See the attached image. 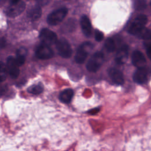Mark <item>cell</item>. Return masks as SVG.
<instances>
[{
	"label": "cell",
	"instance_id": "29",
	"mask_svg": "<svg viewBox=\"0 0 151 151\" xmlns=\"http://www.w3.org/2000/svg\"><path fill=\"white\" fill-rule=\"evenodd\" d=\"M0 83H1V81H0Z\"/></svg>",
	"mask_w": 151,
	"mask_h": 151
},
{
	"label": "cell",
	"instance_id": "9",
	"mask_svg": "<svg viewBox=\"0 0 151 151\" xmlns=\"http://www.w3.org/2000/svg\"><path fill=\"white\" fill-rule=\"evenodd\" d=\"M25 2L21 1L15 4H11L5 10V14L9 17H15L20 15L25 9Z\"/></svg>",
	"mask_w": 151,
	"mask_h": 151
},
{
	"label": "cell",
	"instance_id": "16",
	"mask_svg": "<svg viewBox=\"0 0 151 151\" xmlns=\"http://www.w3.org/2000/svg\"><path fill=\"white\" fill-rule=\"evenodd\" d=\"M27 54V50L24 47H21L17 51L15 60L19 66H21L24 64Z\"/></svg>",
	"mask_w": 151,
	"mask_h": 151
},
{
	"label": "cell",
	"instance_id": "2",
	"mask_svg": "<svg viewBox=\"0 0 151 151\" xmlns=\"http://www.w3.org/2000/svg\"><path fill=\"white\" fill-rule=\"evenodd\" d=\"M103 61V54L101 52H96L88 61L86 68L90 72H96L100 68Z\"/></svg>",
	"mask_w": 151,
	"mask_h": 151
},
{
	"label": "cell",
	"instance_id": "26",
	"mask_svg": "<svg viewBox=\"0 0 151 151\" xmlns=\"http://www.w3.org/2000/svg\"><path fill=\"white\" fill-rule=\"evenodd\" d=\"M6 44V40L4 38L0 37V47L3 48L5 46Z\"/></svg>",
	"mask_w": 151,
	"mask_h": 151
},
{
	"label": "cell",
	"instance_id": "1",
	"mask_svg": "<svg viewBox=\"0 0 151 151\" xmlns=\"http://www.w3.org/2000/svg\"><path fill=\"white\" fill-rule=\"evenodd\" d=\"M147 22V17L145 15L141 14L138 15L130 24L128 28V32L135 36L145 27V25Z\"/></svg>",
	"mask_w": 151,
	"mask_h": 151
},
{
	"label": "cell",
	"instance_id": "28",
	"mask_svg": "<svg viewBox=\"0 0 151 151\" xmlns=\"http://www.w3.org/2000/svg\"><path fill=\"white\" fill-rule=\"evenodd\" d=\"M150 5H151V3H150Z\"/></svg>",
	"mask_w": 151,
	"mask_h": 151
},
{
	"label": "cell",
	"instance_id": "6",
	"mask_svg": "<svg viewBox=\"0 0 151 151\" xmlns=\"http://www.w3.org/2000/svg\"><path fill=\"white\" fill-rule=\"evenodd\" d=\"M40 39L42 44L50 46L55 44L57 41V36L52 31L48 28H44L40 33Z\"/></svg>",
	"mask_w": 151,
	"mask_h": 151
},
{
	"label": "cell",
	"instance_id": "27",
	"mask_svg": "<svg viewBox=\"0 0 151 151\" xmlns=\"http://www.w3.org/2000/svg\"><path fill=\"white\" fill-rule=\"evenodd\" d=\"M19 0H11V4H17V3H18V2H19Z\"/></svg>",
	"mask_w": 151,
	"mask_h": 151
},
{
	"label": "cell",
	"instance_id": "24",
	"mask_svg": "<svg viewBox=\"0 0 151 151\" xmlns=\"http://www.w3.org/2000/svg\"><path fill=\"white\" fill-rule=\"evenodd\" d=\"M51 0H36L38 4L40 6H44L47 5Z\"/></svg>",
	"mask_w": 151,
	"mask_h": 151
},
{
	"label": "cell",
	"instance_id": "12",
	"mask_svg": "<svg viewBox=\"0 0 151 151\" xmlns=\"http://www.w3.org/2000/svg\"><path fill=\"white\" fill-rule=\"evenodd\" d=\"M129 47L127 45H122L117 51L115 61L118 64H122L126 63L129 55Z\"/></svg>",
	"mask_w": 151,
	"mask_h": 151
},
{
	"label": "cell",
	"instance_id": "13",
	"mask_svg": "<svg viewBox=\"0 0 151 151\" xmlns=\"http://www.w3.org/2000/svg\"><path fill=\"white\" fill-rule=\"evenodd\" d=\"M108 73L110 78L115 84L121 85L124 83V79L123 74L118 69L111 68L109 70Z\"/></svg>",
	"mask_w": 151,
	"mask_h": 151
},
{
	"label": "cell",
	"instance_id": "20",
	"mask_svg": "<svg viewBox=\"0 0 151 151\" xmlns=\"http://www.w3.org/2000/svg\"><path fill=\"white\" fill-rule=\"evenodd\" d=\"M137 37L144 40H149L151 39V31L146 28L145 27L138 34Z\"/></svg>",
	"mask_w": 151,
	"mask_h": 151
},
{
	"label": "cell",
	"instance_id": "7",
	"mask_svg": "<svg viewBox=\"0 0 151 151\" xmlns=\"http://www.w3.org/2000/svg\"><path fill=\"white\" fill-rule=\"evenodd\" d=\"M35 55L37 58L41 60H47L52 57L54 52L49 45L42 44L37 48Z\"/></svg>",
	"mask_w": 151,
	"mask_h": 151
},
{
	"label": "cell",
	"instance_id": "8",
	"mask_svg": "<svg viewBox=\"0 0 151 151\" xmlns=\"http://www.w3.org/2000/svg\"><path fill=\"white\" fill-rule=\"evenodd\" d=\"M6 69L12 78H17L19 74V68L15 58L12 56L9 57L6 60Z\"/></svg>",
	"mask_w": 151,
	"mask_h": 151
},
{
	"label": "cell",
	"instance_id": "18",
	"mask_svg": "<svg viewBox=\"0 0 151 151\" xmlns=\"http://www.w3.org/2000/svg\"><path fill=\"white\" fill-rule=\"evenodd\" d=\"M27 91L32 94H39L43 91V87L40 84H34L28 87Z\"/></svg>",
	"mask_w": 151,
	"mask_h": 151
},
{
	"label": "cell",
	"instance_id": "3",
	"mask_svg": "<svg viewBox=\"0 0 151 151\" xmlns=\"http://www.w3.org/2000/svg\"><path fill=\"white\" fill-rule=\"evenodd\" d=\"M68 12L67 8H61L50 13L47 17V22L51 25H56L60 23Z\"/></svg>",
	"mask_w": 151,
	"mask_h": 151
},
{
	"label": "cell",
	"instance_id": "21",
	"mask_svg": "<svg viewBox=\"0 0 151 151\" xmlns=\"http://www.w3.org/2000/svg\"><path fill=\"white\" fill-rule=\"evenodd\" d=\"M7 69L4 63L0 61V81L2 82L5 81L7 76Z\"/></svg>",
	"mask_w": 151,
	"mask_h": 151
},
{
	"label": "cell",
	"instance_id": "10",
	"mask_svg": "<svg viewBox=\"0 0 151 151\" xmlns=\"http://www.w3.org/2000/svg\"><path fill=\"white\" fill-rule=\"evenodd\" d=\"M131 59L132 64L137 68L145 67L146 61L142 52L137 50L134 51L132 54Z\"/></svg>",
	"mask_w": 151,
	"mask_h": 151
},
{
	"label": "cell",
	"instance_id": "22",
	"mask_svg": "<svg viewBox=\"0 0 151 151\" xmlns=\"http://www.w3.org/2000/svg\"><path fill=\"white\" fill-rule=\"evenodd\" d=\"M146 7L145 0H137L134 4V8L136 10H143Z\"/></svg>",
	"mask_w": 151,
	"mask_h": 151
},
{
	"label": "cell",
	"instance_id": "23",
	"mask_svg": "<svg viewBox=\"0 0 151 151\" xmlns=\"http://www.w3.org/2000/svg\"><path fill=\"white\" fill-rule=\"evenodd\" d=\"M94 36H95V39L96 41H101L103 37H104V35H103V33L99 31V30H95V32H94Z\"/></svg>",
	"mask_w": 151,
	"mask_h": 151
},
{
	"label": "cell",
	"instance_id": "11",
	"mask_svg": "<svg viewBox=\"0 0 151 151\" xmlns=\"http://www.w3.org/2000/svg\"><path fill=\"white\" fill-rule=\"evenodd\" d=\"M149 72L145 67L138 68L133 75V80L138 84H143L146 83L148 78Z\"/></svg>",
	"mask_w": 151,
	"mask_h": 151
},
{
	"label": "cell",
	"instance_id": "17",
	"mask_svg": "<svg viewBox=\"0 0 151 151\" xmlns=\"http://www.w3.org/2000/svg\"><path fill=\"white\" fill-rule=\"evenodd\" d=\"M73 91L71 89L67 88L60 93L59 99L63 103H69L73 97Z\"/></svg>",
	"mask_w": 151,
	"mask_h": 151
},
{
	"label": "cell",
	"instance_id": "19",
	"mask_svg": "<svg viewBox=\"0 0 151 151\" xmlns=\"http://www.w3.org/2000/svg\"><path fill=\"white\" fill-rule=\"evenodd\" d=\"M104 47L109 52H113L116 49L115 42L111 38H108L104 43Z\"/></svg>",
	"mask_w": 151,
	"mask_h": 151
},
{
	"label": "cell",
	"instance_id": "5",
	"mask_svg": "<svg viewBox=\"0 0 151 151\" xmlns=\"http://www.w3.org/2000/svg\"><path fill=\"white\" fill-rule=\"evenodd\" d=\"M92 48L93 45L88 42L82 44L77 49L75 55V60L76 63L78 64L83 63Z\"/></svg>",
	"mask_w": 151,
	"mask_h": 151
},
{
	"label": "cell",
	"instance_id": "14",
	"mask_svg": "<svg viewBox=\"0 0 151 151\" xmlns=\"http://www.w3.org/2000/svg\"><path fill=\"white\" fill-rule=\"evenodd\" d=\"M80 25L83 34L86 37L91 36L92 27L89 18L86 15H83L81 17L80 19Z\"/></svg>",
	"mask_w": 151,
	"mask_h": 151
},
{
	"label": "cell",
	"instance_id": "15",
	"mask_svg": "<svg viewBox=\"0 0 151 151\" xmlns=\"http://www.w3.org/2000/svg\"><path fill=\"white\" fill-rule=\"evenodd\" d=\"M42 14V10L39 5L31 6L27 12V17L32 21L38 19Z\"/></svg>",
	"mask_w": 151,
	"mask_h": 151
},
{
	"label": "cell",
	"instance_id": "4",
	"mask_svg": "<svg viewBox=\"0 0 151 151\" xmlns=\"http://www.w3.org/2000/svg\"><path fill=\"white\" fill-rule=\"evenodd\" d=\"M58 54L63 58H69L72 54V49L69 42L64 38H61L55 42Z\"/></svg>",
	"mask_w": 151,
	"mask_h": 151
},
{
	"label": "cell",
	"instance_id": "25",
	"mask_svg": "<svg viewBox=\"0 0 151 151\" xmlns=\"http://www.w3.org/2000/svg\"><path fill=\"white\" fill-rule=\"evenodd\" d=\"M146 52H147V54L149 58L151 60V43L148 44V45H147Z\"/></svg>",
	"mask_w": 151,
	"mask_h": 151
}]
</instances>
